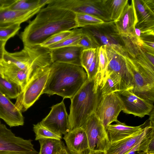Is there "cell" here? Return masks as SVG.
<instances>
[{
    "instance_id": "43",
    "label": "cell",
    "mask_w": 154,
    "mask_h": 154,
    "mask_svg": "<svg viewBox=\"0 0 154 154\" xmlns=\"http://www.w3.org/2000/svg\"><path fill=\"white\" fill-rule=\"evenodd\" d=\"M127 154H147V153L144 151L135 150L131 151Z\"/></svg>"
},
{
    "instance_id": "11",
    "label": "cell",
    "mask_w": 154,
    "mask_h": 154,
    "mask_svg": "<svg viewBox=\"0 0 154 154\" xmlns=\"http://www.w3.org/2000/svg\"><path fill=\"white\" fill-rule=\"evenodd\" d=\"M44 127L62 136L70 131L69 115L63 100L51 107L48 114L40 122Z\"/></svg>"
},
{
    "instance_id": "3",
    "label": "cell",
    "mask_w": 154,
    "mask_h": 154,
    "mask_svg": "<svg viewBox=\"0 0 154 154\" xmlns=\"http://www.w3.org/2000/svg\"><path fill=\"white\" fill-rule=\"evenodd\" d=\"M101 97L100 86L97 84L95 78L88 79L70 99V131L83 127L89 117L94 112Z\"/></svg>"
},
{
    "instance_id": "41",
    "label": "cell",
    "mask_w": 154,
    "mask_h": 154,
    "mask_svg": "<svg viewBox=\"0 0 154 154\" xmlns=\"http://www.w3.org/2000/svg\"><path fill=\"white\" fill-rule=\"evenodd\" d=\"M147 154H154V137L150 140L147 149Z\"/></svg>"
},
{
    "instance_id": "44",
    "label": "cell",
    "mask_w": 154,
    "mask_h": 154,
    "mask_svg": "<svg viewBox=\"0 0 154 154\" xmlns=\"http://www.w3.org/2000/svg\"><path fill=\"white\" fill-rule=\"evenodd\" d=\"M149 118L148 119L152 123L154 124V109L150 112L149 115Z\"/></svg>"
},
{
    "instance_id": "19",
    "label": "cell",
    "mask_w": 154,
    "mask_h": 154,
    "mask_svg": "<svg viewBox=\"0 0 154 154\" xmlns=\"http://www.w3.org/2000/svg\"><path fill=\"white\" fill-rule=\"evenodd\" d=\"M83 49L78 46L54 49L51 50L52 62L81 66V55Z\"/></svg>"
},
{
    "instance_id": "47",
    "label": "cell",
    "mask_w": 154,
    "mask_h": 154,
    "mask_svg": "<svg viewBox=\"0 0 154 154\" xmlns=\"http://www.w3.org/2000/svg\"><path fill=\"white\" fill-rule=\"evenodd\" d=\"M0 76H1V77H2L3 78H4V76L3 75V73L2 72V71L0 65Z\"/></svg>"
},
{
    "instance_id": "28",
    "label": "cell",
    "mask_w": 154,
    "mask_h": 154,
    "mask_svg": "<svg viewBox=\"0 0 154 154\" xmlns=\"http://www.w3.org/2000/svg\"><path fill=\"white\" fill-rule=\"evenodd\" d=\"M73 33L60 42L52 45L48 48L52 50L60 48L77 46V44L82 38L83 33L81 28L74 29Z\"/></svg>"
},
{
    "instance_id": "31",
    "label": "cell",
    "mask_w": 154,
    "mask_h": 154,
    "mask_svg": "<svg viewBox=\"0 0 154 154\" xmlns=\"http://www.w3.org/2000/svg\"><path fill=\"white\" fill-rule=\"evenodd\" d=\"M33 131L35 134L36 140L46 139L52 138L61 140L62 137L57 134L43 127L40 123L34 125Z\"/></svg>"
},
{
    "instance_id": "1",
    "label": "cell",
    "mask_w": 154,
    "mask_h": 154,
    "mask_svg": "<svg viewBox=\"0 0 154 154\" xmlns=\"http://www.w3.org/2000/svg\"><path fill=\"white\" fill-rule=\"evenodd\" d=\"M75 17L68 10L48 6L42 8L20 34L24 46L40 45L57 33L78 28Z\"/></svg>"
},
{
    "instance_id": "37",
    "label": "cell",
    "mask_w": 154,
    "mask_h": 154,
    "mask_svg": "<svg viewBox=\"0 0 154 154\" xmlns=\"http://www.w3.org/2000/svg\"><path fill=\"white\" fill-rule=\"evenodd\" d=\"M98 52L99 50L97 53L93 61L86 72L88 79L89 80L94 79L97 73L99 65Z\"/></svg>"
},
{
    "instance_id": "23",
    "label": "cell",
    "mask_w": 154,
    "mask_h": 154,
    "mask_svg": "<svg viewBox=\"0 0 154 154\" xmlns=\"http://www.w3.org/2000/svg\"><path fill=\"white\" fill-rule=\"evenodd\" d=\"M126 90L128 89L118 75L113 72L105 73L100 86L101 96Z\"/></svg>"
},
{
    "instance_id": "16",
    "label": "cell",
    "mask_w": 154,
    "mask_h": 154,
    "mask_svg": "<svg viewBox=\"0 0 154 154\" xmlns=\"http://www.w3.org/2000/svg\"><path fill=\"white\" fill-rule=\"evenodd\" d=\"M22 112L0 91V119L10 127L23 126L24 118Z\"/></svg>"
},
{
    "instance_id": "20",
    "label": "cell",
    "mask_w": 154,
    "mask_h": 154,
    "mask_svg": "<svg viewBox=\"0 0 154 154\" xmlns=\"http://www.w3.org/2000/svg\"><path fill=\"white\" fill-rule=\"evenodd\" d=\"M42 8H39L29 11L14 10L8 8H0V27L20 24L37 14Z\"/></svg>"
},
{
    "instance_id": "26",
    "label": "cell",
    "mask_w": 154,
    "mask_h": 154,
    "mask_svg": "<svg viewBox=\"0 0 154 154\" xmlns=\"http://www.w3.org/2000/svg\"><path fill=\"white\" fill-rule=\"evenodd\" d=\"M40 151L38 154H57L64 146L61 140L46 138L39 140Z\"/></svg>"
},
{
    "instance_id": "49",
    "label": "cell",
    "mask_w": 154,
    "mask_h": 154,
    "mask_svg": "<svg viewBox=\"0 0 154 154\" xmlns=\"http://www.w3.org/2000/svg\"><path fill=\"white\" fill-rule=\"evenodd\" d=\"M1 123V122H0V123Z\"/></svg>"
},
{
    "instance_id": "39",
    "label": "cell",
    "mask_w": 154,
    "mask_h": 154,
    "mask_svg": "<svg viewBox=\"0 0 154 154\" xmlns=\"http://www.w3.org/2000/svg\"><path fill=\"white\" fill-rule=\"evenodd\" d=\"M16 0H0V8H8Z\"/></svg>"
},
{
    "instance_id": "38",
    "label": "cell",
    "mask_w": 154,
    "mask_h": 154,
    "mask_svg": "<svg viewBox=\"0 0 154 154\" xmlns=\"http://www.w3.org/2000/svg\"><path fill=\"white\" fill-rule=\"evenodd\" d=\"M140 0L145 10L151 15L154 16V0Z\"/></svg>"
},
{
    "instance_id": "45",
    "label": "cell",
    "mask_w": 154,
    "mask_h": 154,
    "mask_svg": "<svg viewBox=\"0 0 154 154\" xmlns=\"http://www.w3.org/2000/svg\"><path fill=\"white\" fill-rule=\"evenodd\" d=\"M87 154H106L105 152L90 150Z\"/></svg>"
},
{
    "instance_id": "36",
    "label": "cell",
    "mask_w": 154,
    "mask_h": 154,
    "mask_svg": "<svg viewBox=\"0 0 154 154\" xmlns=\"http://www.w3.org/2000/svg\"><path fill=\"white\" fill-rule=\"evenodd\" d=\"M142 41L141 48L144 52L154 54V35H150L141 36Z\"/></svg>"
},
{
    "instance_id": "35",
    "label": "cell",
    "mask_w": 154,
    "mask_h": 154,
    "mask_svg": "<svg viewBox=\"0 0 154 154\" xmlns=\"http://www.w3.org/2000/svg\"><path fill=\"white\" fill-rule=\"evenodd\" d=\"M82 32L83 35L78 42L77 46L82 48L83 49L100 47L99 45L90 35L86 32Z\"/></svg>"
},
{
    "instance_id": "8",
    "label": "cell",
    "mask_w": 154,
    "mask_h": 154,
    "mask_svg": "<svg viewBox=\"0 0 154 154\" xmlns=\"http://www.w3.org/2000/svg\"><path fill=\"white\" fill-rule=\"evenodd\" d=\"M85 131L90 150L106 152L110 143L106 129L94 112L82 128Z\"/></svg>"
},
{
    "instance_id": "5",
    "label": "cell",
    "mask_w": 154,
    "mask_h": 154,
    "mask_svg": "<svg viewBox=\"0 0 154 154\" xmlns=\"http://www.w3.org/2000/svg\"><path fill=\"white\" fill-rule=\"evenodd\" d=\"M125 58L132 79L133 88L130 90L137 96L154 105V74L140 66L127 52Z\"/></svg>"
},
{
    "instance_id": "25",
    "label": "cell",
    "mask_w": 154,
    "mask_h": 154,
    "mask_svg": "<svg viewBox=\"0 0 154 154\" xmlns=\"http://www.w3.org/2000/svg\"><path fill=\"white\" fill-rule=\"evenodd\" d=\"M52 0H16L8 8L20 11H31L39 8H42L51 3Z\"/></svg>"
},
{
    "instance_id": "24",
    "label": "cell",
    "mask_w": 154,
    "mask_h": 154,
    "mask_svg": "<svg viewBox=\"0 0 154 154\" xmlns=\"http://www.w3.org/2000/svg\"><path fill=\"white\" fill-rule=\"evenodd\" d=\"M128 0H101L103 9L112 21L116 20L122 14Z\"/></svg>"
},
{
    "instance_id": "48",
    "label": "cell",
    "mask_w": 154,
    "mask_h": 154,
    "mask_svg": "<svg viewBox=\"0 0 154 154\" xmlns=\"http://www.w3.org/2000/svg\"></svg>"
},
{
    "instance_id": "22",
    "label": "cell",
    "mask_w": 154,
    "mask_h": 154,
    "mask_svg": "<svg viewBox=\"0 0 154 154\" xmlns=\"http://www.w3.org/2000/svg\"><path fill=\"white\" fill-rule=\"evenodd\" d=\"M137 23L135 27L139 29L142 34L154 33V16L145 9L140 0H134Z\"/></svg>"
},
{
    "instance_id": "12",
    "label": "cell",
    "mask_w": 154,
    "mask_h": 154,
    "mask_svg": "<svg viewBox=\"0 0 154 154\" xmlns=\"http://www.w3.org/2000/svg\"><path fill=\"white\" fill-rule=\"evenodd\" d=\"M32 140L17 136L6 126L0 123V151L20 152L26 154H38L34 148Z\"/></svg>"
},
{
    "instance_id": "17",
    "label": "cell",
    "mask_w": 154,
    "mask_h": 154,
    "mask_svg": "<svg viewBox=\"0 0 154 154\" xmlns=\"http://www.w3.org/2000/svg\"><path fill=\"white\" fill-rule=\"evenodd\" d=\"M63 138L68 149L73 154H87L90 150L85 131L82 128L70 131Z\"/></svg>"
},
{
    "instance_id": "21",
    "label": "cell",
    "mask_w": 154,
    "mask_h": 154,
    "mask_svg": "<svg viewBox=\"0 0 154 154\" xmlns=\"http://www.w3.org/2000/svg\"><path fill=\"white\" fill-rule=\"evenodd\" d=\"M4 78L15 83L23 89L32 73L21 69L16 66L6 63L3 60L0 61Z\"/></svg>"
},
{
    "instance_id": "29",
    "label": "cell",
    "mask_w": 154,
    "mask_h": 154,
    "mask_svg": "<svg viewBox=\"0 0 154 154\" xmlns=\"http://www.w3.org/2000/svg\"><path fill=\"white\" fill-rule=\"evenodd\" d=\"M98 57L99 68L95 79L96 82L100 86L108 63V60L104 46H102L99 47Z\"/></svg>"
},
{
    "instance_id": "40",
    "label": "cell",
    "mask_w": 154,
    "mask_h": 154,
    "mask_svg": "<svg viewBox=\"0 0 154 154\" xmlns=\"http://www.w3.org/2000/svg\"><path fill=\"white\" fill-rule=\"evenodd\" d=\"M7 41L0 40V61L3 60L4 53L5 51V46Z\"/></svg>"
},
{
    "instance_id": "14",
    "label": "cell",
    "mask_w": 154,
    "mask_h": 154,
    "mask_svg": "<svg viewBox=\"0 0 154 154\" xmlns=\"http://www.w3.org/2000/svg\"><path fill=\"white\" fill-rule=\"evenodd\" d=\"M154 130L151 122L146 127L132 135L110 144L106 154H127Z\"/></svg>"
},
{
    "instance_id": "34",
    "label": "cell",
    "mask_w": 154,
    "mask_h": 154,
    "mask_svg": "<svg viewBox=\"0 0 154 154\" xmlns=\"http://www.w3.org/2000/svg\"><path fill=\"white\" fill-rule=\"evenodd\" d=\"M20 28V24H19L0 27V40L7 41L10 38L15 35Z\"/></svg>"
},
{
    "instance_id": "46",
    "label": "cell",
    "mask_w": 154,
    "mask_h": 154,
    "mask_svg": "<svg viewBox=\"0 0 154 154\" xmlns=\"http://www.w3.org/2000/svg\"><path fill=\"white\" fill-rule=\"evenodd\" d=\"M57 154H69L66 148L64 146Z\"/></svg>"
},
{
    "instance_id": "4",
    "label": "cell",
    "mask_w": 154,
    "mask_h": 154,
    "mask_svg": "<svg viewBox=\"0 0 154 154\" xmlns=\"http://www.w3.org/2000/svg\"><path fill=\"white\" fill-rule=\"evenodd\" d=\"M51 65L37 67L33 71L28 82L16 98L14 104L22 112L32 106L42 94Z\"/></svg>"
},
{
    "instance_id": "7",
    "label": "cell",
    "mask_w": 154,
    "mask_h": 154,
    "mask_svg": "<svg viewBox=\"0 0 154 154\" xmlns=\"http://www.w3.org/2000/svg\"><path fill=\"white\" fill-rule=\"evenodd\" d=\"M81 28L83 32L90 35L100 47L106 46L125 48L122 37L119 35L114 21L104 22Z\"/></svg>"
},
{
    "instance_id": "10",
    "label": "cell",
    "mask_w": 154,
    "mask_h": 154,
    "mask_svg": "<svg viewBox=\"0 0 154 154\" xmlns=\"http://www.w3.org/2000/svg\"><path fill=\"white\" fill-rule=\"evenodd\" d=\"M123 109L121 100L114 92L100 97L94 113L106 130L109 125L118 121V117Z\"/></svg>"
},
{
    "instance_id": "32",
    "label": "cell",
    "mask_w": 154,
    "mask_h": 154,
    "mask_svg": "<svg viewBox=\"0 0 154 154\" xmlns=\"http://www.w3.org/2000/svg\"><path fill=\"white\" fill-rule=\"evenodd\" d=\"M74 29L69 30L61 31L57 33L48 38L40 46L48 47L60 42L72 34L74 32Z\"/></svg>"
},
{
    "instance_id": "9",
    "label": "cell",
    "mask_w": 154,
    "mask_h": 154,
    "mask_svg": "<svg viewBox=\"0 0 154 154\" xmlns=\"http://www.w3.org/2000/svg\"><path fill=\"white\" fill-rule=\"evenodd\" d=\"M103 46L108 60L105 73L115 72L120 77L127 89L131 90L133 88L132 79L127 65L125 58L126 50L122 48Z\"/></svg>"
},
{
    "instance_id": "33",
    "label": "cell",
    "mask_w": 154,
    "mask_h": 154,
    "mask_svg": "<svg viewBox=\"0 0 154 154\" xmlns=\"http://www.w3.org/2000/svg\"><path fill=\"white\" fill-rule=\"evenodd\" d=\"M99 47L82 50L81 55V64L86 72L94 59Z\"/></svg>"
},
{
    "instance_id": "2",
    "label": "cell",
    "mask_w": 154,
    "mask_h": 154,
    "mask_svg": "<svg viewBox=\"0 0 154 154\" xmlns=\"http://www.w3.org/2000/svg\"><path fill=\"white\" fill-rule=\"evenodd\" d=\"M50 69L42 94H56L71 99L88 79L82 66L55 62L52 63Z\"/></svg>"
},
{
    "instance_id": "13",
    "label": "cell",
    "mask_w": 154,
    "mask_h": 154,
    "mask_svg": "<svg viewBox=\"0 0 154 154\" xmlns=\"http://www.w3.org/2000/svg\"><path fill=\"white\" fill-rule=\"evenodd\" d=\"M121 100L124 108L123 112L140 118L149 115L154 109V105L138 97L130 89L115 92Z\"/></svg>"
},
{
    "instance_id": "15",
    "label": "cell",
    "mask_w": 154,
    "mask_h": 154,
    "mask_svg": "<svg viewBox=\"0 0 154 154\" xmlns=\"http://www.w3.org/2000/svg\"><path fill=\"white\" fill-rule=\"evenodd\" d=\"M138 21L134 0L128 2L119 18L114 21L119 35L122 37H133Z\"/></svg>"
},
{
    "instance_id": "18",
    "label": "cell",
    "mask_w": 154,
    "mask_h": 154,
    "mask_svg": "<svg viewBox=\"0 0 154 154\" xmlns=\"http://www.w3.org/2000/svg\"><path fill=\"white\" fill-rule=\"evenodd\" d=\"M150 122L148 119L142 125L138 126H131L118 121L116 124L109 125L106 128V131L110 143L132 135L146 127Z\"/></svg>"
},
{
    "instance_id": "6",
    "label": "cell",
    "mask_w": 154,
    "mask_h": 154,
    "mask_svg": "<svg viewBox=\"0 0 154 154\" xmlns=\"http://www.w3.org/2000/svg\"><path fill=\"white\" fill-rule=\"evenodd\" d=\"M49 5L75 13L92 15L104 22L112 21L103 9L101 0H53Z\"/></svg>"
},
{
    "instance_id": "27",
    "label": "cell",
    "mask_w": 154,
    "mask_h": 154,
    "mask_svg": "<svg viewBox=\"0 0 154 154\" xmlns=\"http://www.w3.org/2000/svg\"><path fill=\"white\" fill-rule=\"evenodd\" d=\"M21 91L17 84L0 76V91L9 99H16Z\"/></svg>"
},
{
    "instance_id": "30",
    "label": "cell",
    "mask_w": 154,
    "mask_h": 154,
    "mask_svg": "<svg viewBox=\"0 0 154 154\" xmlns=\"http://www.w3.org/2000/svg\"><path fill=\"white\" fill-rule=\"evenodd\" d=\"M75 20L78 28L103 23L104 22L98 18L90 14L75 13Z\"/></svg>"
},
{
    "instance_id": "42",
    "label": "cell",
    "mask_w": 154,
    "mask_h": 154,
    "mask_svg": "<svg viewBox=\"0 0 154 154\" xmlns=\"http://www.w3.org/2000/svg\"><path fill=\"white\" fill-rule=\"evenodd\" d=\"M0 154H26L24 153L14 151H0Z\"/></svg>"
}]
</instances>
